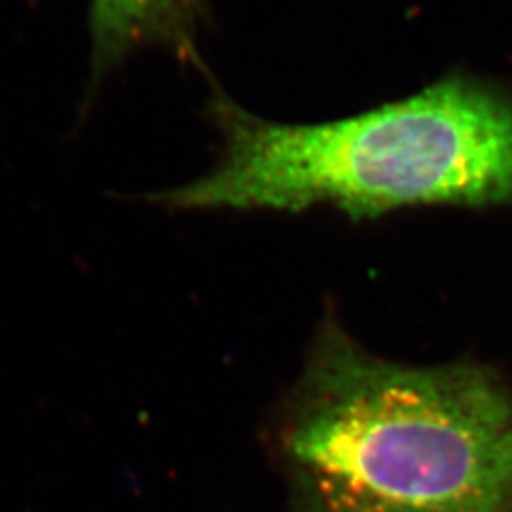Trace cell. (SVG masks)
Returning <instances> with one entry per match:
<instances>
[{"instance_id": "1", "label": "cell", "mask_w": 512, "mask_h": 512, "mask_svg": "<svg viewBox=\"0 0 512 512\" xmlns=\"http://www.w3.org/2000/svg\"><path fill=\"white\" fill-rule=\"evenodd\" d=\"M279 446L296 512H512V387L499 372L391 363L332 319Z\"/></svg>"}, {"instance_id": "2", "label": "cell", "mask_w": 512, "mask_h": 512, "mask_svg": "<svg viewBox=\"0 0 512 512\" xmlns=\"http://www.w3.org/2000/svg\"><path fill=\"white\" fill-rule=\"evenodd\" d=\"M213 110L224 156L164 194L169 205L302 211L327 202L365 219L416 203H512V103L469 80L313 126L266 122L224 97Z\"/></svg>"}, {"instance_id": "3", "label": "cell", "mask_w": 512, "mask_h": 512, "mask_svg": "<svg viewBox=\"0 0 512 512\" xmlns=\"http://www.w3.org/2000/svg\"><path fill=\"white\" fill-rule=\"evenodd\" d=\"M200 4L202 0H92L97 59L109 63L143 44L181 40Z\"/></svg>"}]
</instances>
